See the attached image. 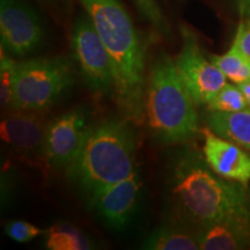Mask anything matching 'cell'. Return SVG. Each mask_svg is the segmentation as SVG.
I'll return each mask as SVG.
<instances>
[{"label":"cell","instance_id":"cell-8","mask_svg":"<svg viewBox=\"0 0 250 250\" xmlns=\"http://www.w3.org/2000/svg\"><path fill=\"white\" fill-rule=\"evenodd\" d=\"M1 48L13 57H26L43 43L39 15L23 0H0Z\"/></svg>","mask_w":250,"mask_h":250},{"label":"cell","instance_id":"cell-14","mask_svg":"<svg viewBox=\"0 0 250 250\" xmlns=\"http://www.w3.org/2000/svg\"><path fill=\"white\" fill-rule=\"evenodd\" d=\"M210 112L208 126L214 133L250 151V108L233 112Z\"/></svg>","mask_w":250,"mask_h":250},{"label":"cell","instance_id":"cell-3","mask_svg":"<svg viewBox=\"0 0 250 250\" xmlns=\"http://www.w3.org/2000/svg\"><path fill=\"white\" fill-rule=\"evenodd\" d=\"M88 203L112 184L136 171V140L120 120H105L90 126L83 148L66 169Z\"/></svg>","mask_w":250,"mask_h":250},{"label":"cell","instance_id":"cell-5","mask_svg":"<svg viewBox=\"0 0 250 250\" xmlns=\"http://www.w3.org/2000/svg\"><path fill=\"white\" fill-rule=\"evenodd\" d=\"M73 80V67L64 57L18 62L12 110H45L70 88Z\"/></svg>","mask_w":250,"mask_h":250},{"label":"cell","instance_id":"cell-19","mask_svg":"<svg viewBox=\"0 0 250 250\" xmlns=\"http://www.w3.org/2000/svg\"><path fill=\"white\" fill-rule=\"evenodd\" d=\"M248 108L250 107L242 90L239 86L232 85V83H226L208 103V109L210 111L233 112L245 110Z\"/></svg>","mask_w":250,"mask_h":250},{"label":"cell","instance_id":"cell-7","mask_svg":"<svg viewBox=\"0 0 250 250\" xmlns=\"http://www.w3.org/2000/svg\"><path fill=\"white\" fill-rule=\"evenodd\" d=\"M72 46L88 88L98 95L110 92L114 88L110 57L88 15L79 17L74 23Z\"/></svg>","mask_w":250,"mask_h":250},{"label":"cell","instance_id":"cell-15","mask_svg":"<svg viewBox=\"0 0 250 250\" xmlns=\"http://www.w3.org/2000/svg\"><path fill=\"white\" fill-rule=\"evenodd\" d=\"M147 250H198L197 235L188 233L182 228L164 226L153 230L142 243Z\"/></svg>","mask_w":250,"mask_h":250},{"label":"cell","instance_id":"cell-23","mask_svg":"<svg viewBox=\"0 0 250 250\" xmlns=\"http://www.w3.org/2000/svg\"><path fill=\"white\" fill-rule=\"evenodd\" d=\"M240 87V89L242 90L243 95L248 102V105L250 107V81H247V83H243L241 85H237Z\"/></svg>","mask_w":250,"mask_h":250},{"label":"cell","instance_id":"cell-17","mask_svg":"<svg viewBox=\"0 0 250 250\" xmlns=\"http://www.w3.org/2000/svg\"><path fill=\"white\" fill-rule=\"evenodd\" d=\"M211 62L236 85L250 81V58L232 44L226 54L212 56Z\"/></svg>","mask_w":250,"mask_h":250},{"label":"cell","instance_id":"cell-22","mask_svg":"<svg viewBox=\"0 0 250 250\" xmlns=\"http://www.w3.org/2000/svg\"><path fill=\"white\" fill-rule=\"evenodd\" d=\"M233 44L250 58V20L242 21L239 24Z\"/></svg>","mask_w":250,"mask_h":250},{"label":"cell","instance_id":"cell-12","mask_svg":"<svg viewBox=\"0 0 250 250\" xmlns=\"http://www.w3.org/2000/svg\"><path fill=\"white\" fill-rule=\"evenodd\" d=\"M13 111L0 123L2 142L22 154L43 152L46 130L43 121L34 111Z\"/></svg>","mask_w":250,"mask_h":250},{"label":"cell","instance_id":"cell-10","mask_svg":"<svg viewBox=\"0 0 250 250\" xmlns=\"http://www.w3.org/2000/svg\"><path fill=\"white\" fill-rule=\"evenodd\" d=\"M142 180L138 171L127 179L108 187L96 195L88 204L109 227L123 228L129 223L138 205L142 192Z\"/></svg>","mask_w":250,"mask_h":250},{"label":"cell","instance_id":"cell-2","mask_svg":"<svg viewBox=\"0 0 250 250\" xmlns=\"http://www.w3.org/2000/svg\"><path fill=\"white\" fill-rule=\"evenodd\" d=\"M214 174L191 152L181 154L170 182L181 213L202 227L229 219H250L246 186L226 182Z\"/></svg>","mask_w":250,"mask_h":250},{"label":"cell","instance_id":"cell-13","mask_svg":"<svg viewBox=\"0 0 250 250\" xmlns=\"http://www.w3.org/2000/svg\"><path fill=\"white\" fill-rule=\"evenodd\" d=\"M202 250H237L250 246V219H229L208 226L197 234Z\"/></svg>","mask_w":250,"mask_h":250},{"label":"cell","instance_id":"cell-21","mask_svg":"<svg viewBox=\"0 0 250 250\" xmlns=\"http://www.w3.org/2000/svg\"><path fill=\"white\" fill-rule=\"evenodd\" d=\"M5 233L15 242L26 243L46 233V230L22 220H11L6 224Z\"/></svg>","mask_w":250,"mask_h":250},{"label":"cell","instance_id":"cell-9","mask_svg":"<svg viewBox=\"0 0 250 250\" xmlns=\"http://www.w3.org/2000/svg\"><path fill=\"white\" fill-rule=\"evenodd\" d=\"M90 125L85 109L66 111L46 125L43 155L54 168L67 169L73 164L88 136Z\"/></svg>","mask_w":250,"mask_h":250},{"label":"cell","instance_id":"cell-24","mask_svg":"<svg viewBox=\"0 0 250 250\" xmlns=\"http://www.w3.org/2000/svg\"><path fill=\"white\" fill-rule=\"evenodd\" d=\"M243 13L250 14V0H239Z\"/></svg>","mask_w":250,"mask_h":250},{"label":"cell","instance_id":"cell-6","mask_svg":"<svg viewBox=\"0 0 250 250\" xmlns=\"http://www.w3.org/2000/svg\"><path fill=\"white\" fill-rule=\"evenodd\" d=\"M182 46L175 59L177 72L196 105L208 104L227 83V78L213 62L203 55L195 34L181 28Z\"/></svg>","mask_w":250,"mask_h":250},{"label":"cell","instance_id":"cell-11","mask_svg":"<svg viewBox=\"0 0 250 250\" xmlns=\"http://www.w3.org/2000/svg\"><path fill=\"white\" fill-rule=\"evenodd\" d=\"M204 134L206 164L223 179L248 186L250 182V155L235 143L221 138L210 127L202 129Z\"/></svg>","mask_w":250,"mask_h":250},{"label":"cell","instance_id":"cell-20","mask_svg":"<svg viewBox=\"0 0 250 250\" xmlns=\"http://www.w3.org/2000/svg\"><path fill=\"white\" fill-rule=\"evenodd\" d=\"M139 13L162 35H169L170 27L156 0H132Z\"/></svg>","mask_w":250,"mask_h":250},{"label":"cell","instance_id":"cell-4","mask_svg":"<svg viewBox=\"0 0 250 250\" xmlns=\"http://www.w3.org/2000/svg\"><path fill=\"white\" fill-rule=\"evenodd\" d=\"M193 102L176 64L162 52L151 64L145 92V121L152 136L164 144L183 143L198 132Z\"/></svg>","mask_w":250,"mask_h":250},{"label":"cell","instance_id":"cell-1","mask_svg":"<svg viewBox=\"0 0 250 250\" xmlns=\"http://www.w3.org/2000/svg\"><path fill=\"white\" fill-rule=\"evenodd\" d=\"M107 49L114 90L125 120L145 121V44L120 0H80Z\"/></svg>","mask_w":250,"mask_h":250},{"label":"cell","instance_id":"cell-18","mask_svg":"<svg viewBox=\"0 0 250 250\" xmlns=\"http://www.w3.org/2000/svg\"><path fill=\"white\" fill-rule=\"evenodd\" d=\"M18 62L1 48L0 52V104L2 109L13 107L14 87L17 81Z\"/></svg>","mask_w":250,"mask_h":250},{"label":"cell","instance_id":"cell-16","mask_svg":"<svg viewBox=\"0 0 250 250\" xmlns=\"http://www.w3.org/2000/svg\"><path fill=\"white\" fill-rule=\"evenodd\" d=\"M45 247L50 250H88L94 246L85 234L68 224H56L46 230Z\"/></svg>","mask_w":250,"mask_h":250}]
</instances>
